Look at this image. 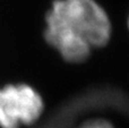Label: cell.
Masks as SVG:
<instances>
[{
    "label": "cell",
    "instance_id": "obj_1",
    "mask_svg": "<svg viewBox=\"0 0 129 128\" xmlns=\"http://www.w3.org/2000/svg\"><path fill=\"white\" fill-rule=\"evenodd\" d=\"M45 20L47 42L69 62L85 61L111 36L110 18L95 0H54Z\"/></svg>",
    "mask_w": 129,
    "mask_h": 128
},
{
    "label": "cell",
    "instance_id": "obj_2",
    "mask_svg": "<svg viewBox=\"0 0 129 128\" xmlns=\"http://www.w3.org/2000/svg\"><path fill=\"white\" fill-rule=\"evenodd\" d=\"M43 107L41 95L31 86H5L0 90V126L18 128L20 124H32L39 119Z\"/></svg>",
    "mask_w": 129,
    "mask_h": 128
},
{
    "label": "cell",
    "instance_id": "obj_3",
    "mask_svg": "<svg viewBox=\"0 0 129 128\" xmlns=\"http://www.w3.org/2000/svg\"><path fill=\"white\" fill-rule=\"evenodd\" d=\"M78 128H113L109 121H105L102 119H95L86 121Z\"/></svg>",
    "mask_w": 129,
    "mask_h": 128
},
{
    "label": "cell",
    "instance_id": "obj_4",
    "mask_svg": "<svg viewBox=\"0 0 129 128\" xmlns=\"http://www.w3.org/2000/svg\"><path fill=\"white\" fill-rule=\"evenodd\" d=\"M128 26H129V17H128Z\"/></svg>",
    "mask_w": 129,
    "mask_h": 128
}]
</instances>
